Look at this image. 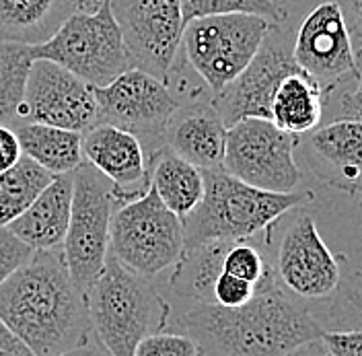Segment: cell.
<instances>
[{"label":"cell","mask_w":362,"mask_h":356,"mask_svg":"<svg viewBox=\"0 0 362 356\" xmlns=\"http://www.w3.org/2000/svg\"><path fill=\"white\" fill-rule=\"evenodd\" d=\"M169 323L198 344L200 356H291L325 332L280 285L272 264L245 305L189 303Z\"/></svg>","instance_id":"obj_1"},{"label":"cell","mask_w":362,"mask_h":356,"mask_svg":"<svg viewBox=\"0 0 362 356\" xmlns=\"http://www.w3.org/2000/svg\"><path fill=\"white\" fill-rule=\"evenodd\" d=\"M0 319L35 356H60L90 342L85 292L68 274L62 247L35 251L0 285Z\"/></svg>","instance_id":"obj_2"},{"label":"cell","mask_w":362,"mask_h":356,"mask_svg":"<svg viewBox=\"0 0 362 356\" xmlns=\"http://www.w3.org/2000/svg\"><path fill=\"white\" fill-rule=\"evenodd\" d=\"M200 204L183 219L185 253L212 241L251 239L288 210L311 200L309 192L276 194L243 183L225 169H208Z\"/></svg>","instance_id":"obj_3"},{"label":"cell","mask_w":362,"mask_h":356,"mask_svg":"<svg viewBox=\"0 0 362 356\" xmlns=\"http://www.w3.org/2000/svg\"><path fill=\"white\" fill-rule=\"evenodd\" d=\"M85 299L90 330L110 356H134L136 346L163 332L173 313L151 278L126 270L110 255Z\"/></svg>","instance_id":"obj_4"},{"label":"cell","mask_w":362,"mask_h":356,"mask_svg":"<svg viewBox=\"0 0 362 356\" xmlns=\"http://www.w3.org/2000/svg\"><path fill=\"white\" fill-rule=\"evenodd\" d=\"M110 258L151 280L183 262V221L158 200L153 188L115 208L110 229Z\"/></svg>","instance_id":"obj_5"},{"label":"cell","mask_w":362,"mask_h":356,"mask_svg":"<svg viewBox=\"0 0 362 356\" xmlns=\"http://www.w3.org/2000/svg\"><path fill=\"white\" fill-rule=\"evenodd\" d=\"M272 25L255 15L194 19L183 27L181 60L214 97L247 68Z\"/></svg>","instance_id":"obj_6"},{"label":"cell","mask_w":362,"mask_h":356,"mask_svg":"<svg viewBox=\"0 0 362 356\" xmlns=\"http://www.w3.org/2000/svg\"><path fill=\"white\" fill-rule=\"evenodd\" d=\"M33 60H52L90 87H105L132 68L112 0L97 13H70L49 40L33 45Z\"/></svg>","instance_id":"obj_7"},{"label":"cell","mask_w":362,"mask_h":356,"mask_svg":"<svg viewBox=\"0 0 362 356\" xmlns=\"http://www.w3.org/2000/svg\"><path fill=\"white\" fill-rule=\"evenodd\" d=\"M72 183L70 224L62 253L72 282L87 294L107 262L112 217L119 200L112 179L87 161L72 171Z\"/></svg>","instance_id":"obj_8"},{"label":"cell","mask_w":362,"mask_h":356,"mask_svg":"<svg viewBox=\"0 0 362 356\" xmlns=\"http://www.w3.org/2000/svg\"><path fill=\"white\" fill-rule=\"evenodd\" d=\"M296 136L282 132L266 117H245L226 128L223 169L243 183L291 194L300 183L294 161Z\"/></svg>","instance_id":"obj_9"},{"label":"cell","mask_w":362,"mask_h":356,"mask_svg":"<svg viewBox=\"0 0 362 356\" xmlns=\"http://www.w3.org/2000/svg\"><path fill=\"white\" fill-rule=\"evenodd\" d=\"M97 124H112L136 134L151 156L165 147V128L180 108V99L160 79L128 68L105 87H93Z\"/></svg>","instance_id":"obj_10"},{"label":"cell","mask_w":362,"mask_h":356,"mask_svg":"<svg viewBox=\"0 0 362 356\" xmlns=\"http://www.w3.org/2000/svg\"><path fill=\"white\" fill-rule=\"evenodd\" d=\"M130 67L163 83L177 64L183 38L181 0H112Z\"/></svg>","instance_id":"obj_11"},{"label":"cell","mask_w":362,"mask_h":356,"mask_svg":"<svg viewBox=\"0 0 362 356\" xmlns=\"http://www.w3.org/2000/svg\"><path fill=\"white\" fill-rule=\"evenodd\" d=\"M25 122L85 134L97 124L93 87L52 60H33L21 105Z\"/></svg>","instance_id":"obj_12"},{"label":"cell","mask_w":362,"mask_h":356,"mask_svg":"<svg viewBox=\"0 0 362 356\" xmlns=\"http://www.w3.org/2000/svg\"><path fill=\"white\" fill-rule=\"evenodd\" d=\"M280 25H272L247 68L212 97L226 128L245 117L270 120L276 89L288 74L300 70L294 62L293 44L286 40Z\"/></svg>","instance_id":"obj_13"},{"label":"cell","mask_w":362,"mask_h":356,"mask_svg":"<svg viewBox=\"0 0 362 356\" xmlns=\"http://www.w3.org/2000/svg\"><path fill=\"white\" fill-rule=\"evenodd\" d=\"M272 268L280 285L303 301L327 299L341 282L338 260L309 214L294 217L286 226Z\"/></svg>","instance_id":"obj_14"},{"label":"cell","mask_w":362,"mask_h":356,"mask_svg":"<svg viewBox=\"0 0 362 356\" xmlns=\"http://www.w3.org/2000/svg\"><path fill=\"white\" fill-rule=\"evenodd\" d=\"M294 62L317 83H338L344 76L358 81L354 42L338 2H321L296 29Z\"/></svg>","instance_id":"obj_15"},{"label":"cell","mask_w":362,"mask_h":356,"mask_svg":"<svg viewBox=\"0 0 362 356\" xmlns=\"http://www.w3.org/2000/svg\"><path fill=\"white\" fill-rule=\"evenodd\" d=\"M83 156L112 179L119 206L151 188L148 155L136 134L112 124H95L83 134Z\"/></svg>","instance_id":"obj_16"},{"label":"cell","mask_w":362,"mask_h":356,"mask_svg":"<svg viewBox=\"0 0 362 356\" xmlns=\"http://www.w3.org/2000/svg\"><path fill=\"white\" fill-rule=\"evenodd\" d=\"M165 147L198 169H221L225 156L226 126L214 99L180 103L165 128Z\"/></svg>","instance_id":"obj_17"},{"label":"cell","mask_w":362,"mask_h":356,"mask_svg":"<svg viewBox=\"0 0 362 356\" xmlns=\"http://www.w3.org/2000/svg\"><path fill=\"white\" fill-rule=\"evenodd\" d=\"M309 151L313 169L327 185L352 196L362 192V122L339 117L317 126Z\"/></svg>","instance_id":"obj_18"},{"label":"cell","mask_w":362,"mask_h":356,"mask_svg":"<svg viewBox=\"0 0 362 356\" xmlns=\"http://www.w3.org/2000/svg\"><path fill=\"white\" fill-rule=\"evenodd\" d=\"M72 185V173L54 176L37 200L8 224V231L35 251L60 249L70 224Z\"/></svg>","instance_id":"obj_19"},{"label":"cell","mask_w":362,"mask_h":356,"mask_svg":"<svg viewBox=\"0 0 362 356\" xmlns=\"http://www.w3.org/2000/svg\"><path fill=\"white\" fill-rule=\"evenodd\" d=\"M148 165L151 188L157 192L158 200L183 221L202 200V169L175 155L167 147H160L148 156Z\"/></svg>","instance_id":"obj_20"},{"label":"cell","mask_w":362,"mask_h":356,"mask_svg":"<svg viewBox=\"0 0 362 356\" xmlns=\"http://www.w3.org/2000/svg\"><path fill=\"white\" fill-rule=\"evenodd\" d=\"M70 13L68 0H0V42L42 44Z\"/></svg>","instance_id":"obj_21"},{"label":"cell","mask_w":362,"mask_h":356,"mask_svg":"<svg viewBox=\"0 0 362 356\" xmlns=\"http://www.w3.org/2000/svg\"><path fill=\"white\" fill-rule=\"evenodd\" d=\"M270 120L282 132H313L323 120V89L313 76L298 70L288 74L272 99Z\"/></svg>","instance_id":"obj_22"},{"label":"cell","mask_w":362,"mask_h":356,"mask_svg":"<svg viewBox=\"0 0 362 356\" xmlns=\"http://www.w3.org/2000/svg\"><path fill=\"white\" fill-rule=\"evenodd\" d=\"M21 153L47 169L52 176L72 173L83 161V134L45 124L25 122L15 128Z\"/></svg>","instance_id":"obj_23"},{"label":"cell","mask_w":362,"mask_h":356,"mask_svg":"<svg viewBox=\"0 0 362 356\" xmlns=\"http://www.w3.org/2000/svg\"><path fill=\"white\" fill-rule=\"evenodd\" d=\"M54 176L23 155L13 167L0 173V226H8L37 200Z\"/></svg>","instance_id":"obj_24"},{"label":"cell","mask_w":362,"mask_h":356,"mask_svg":"<svg viewBox=\"0 0 362 356\" xmlns=\"http://www.w3.org/2000/svg\"><path fill=\"white\" fill-rule=\"evenodd\" d=\"M33 64V45L0 42V124L17 128L29 68Z\"/></svg>","instance_id":"obj_25"},{"label":"cell","mask_w":362,"mask_h":356,"mask_svg":"<svg viewBox=\"0 0 362 356\" xmlns=\"http://www.w3.org/2000/svg\"><path fill=\"white\" fill-rule=\"evenodd\" d=\"M183 23L216 17V15H255L274 25L286 21V11L276 6L272 0H181Z\"/></svg>","instance_id":"obj_26"},{"label":"cell","mask_w":362,"mask_h":356,"mask_svg":"<svg viewBox=\"0 0 362 356\" xmlns=\"http://www.w3.org/2000/svg\"><path fill=\"white\" fill-rule=\"evenodd\" d=\"M268 266L270 262L264 258L257 245H253L249 239L228 241L226 245L225 255H223V272L226 274H233L237 278L257 285L264 278Z\"/></svg>","instance_id":"obj_27"},{"label":"cell","mask_w":362,"mask_h":356,"mask_svg":"<svg viewBox=\"0 0 362 356\" xmlns=\"http://www.w3.org/2000/svg\"><path fill=\"white\" fill-rule=\"evenodd\" d=\"M134 356H200L198 344L187 334L163 330L144 338L136 346Z\"/></svg>","instance_id":"obj_28"},{"label":"cell","mask_w":362,"mask_h":356,"mask_svg":"<svg viewBox=\"0 0 362 356\" xmlns=\"http://www.w3.org/2000/svg\"><path fill=\"white\" fill-rule=\"evenodd\" d=\"M257 285L243 280V278H237L233 274H226L221 272L216 276V280L212 282V289H210V301L208 303H214V305H221V307H241L249 303L255 294Z\"/></svg>","instance_id":"obj_29"},{"label":"cell","mask_w":362,"mask_h":356,"mask_svg":"<svg viewBox=\"0 0 362 356\" xmlns=\"http://www.w3.org/2000/svg\"><path fill=\"white\" fill-rule=\"evenodd\" d=\"M33 253L35 249L13 235L8 226H0V285L25 266L33 258Z\"/></svg>","instance_id":"obj_30"},{"label":"cell","mask_w":362,"mask_h":356,"mask_svg":"<svg viewBox=\"0 0 362 356\" xmlns=\"http://www.w3.org/2000/svg\"><path fill=\"white\" fill-rule=\"evenodd\" d=\"M323 346L332 356H362V332L361 330H336L323 332Z\"/></svg>","instance_id":"obj_31"},{"label":"cell","mask_w":362,"mask_h":356,"mask_svg":"<svg viewBox=\"0 0 362 356\" xmlns=\"http://www.w3.org/2000/svg\"><path fill=\"white\" fill-rule=\"evenodd\" d=\"M21 156V142H19L17 130L0 124V173L13 167Z\"/></svg>","instance_id":"obj_32"},{"label":"cell","mask_w":362,"mask_h":356,"mask_svg":"<svg viewBox=\"0 0 362 356\" xmlns=\"http://www.w3.org/2000/svg\"><path fill=\"white\" fill-rule=\"evenodd\" d=\"M338 4L352 35V42L356 40L362 45V0H338Z\"/></svg>","instance_id":"obj_33"},{"label":"cell","mask_w":362,"mask_h":356,"mask_svg":"<svg viewBox=\"0 0 362 356\" xmlns=\"http://www.w3.org/2000/svg\"><path fill=\"white\" fill-rule=\"evenodd\" d=\"M0 356H35L33 350L0 319Z\"/></svg>","instance_id":"obj_34"},{"label":"cell","mask_w":362,"mask_h":356,"mask_svg":"<svg viewBox=\"0 0 362 356\" xmlns=\"http://www.w3.org/2000/svg\"><path fill=\"white\" fill-rule=\"evenodd\" d=\"M341 113L344 117L341 120H356L362 122V89L356 87L352 93H348L344 99H341Z\"/></svg>","instance_id":"obj_35"},{"label":"cell","mask_w":362,"mask_h":356,"mask_svg":"<svg viewBox=\"0 0 362 356\" xmlns=\"http://www.w3.org/2000/svg\"><path fill=\"white\" fill-rule=\"evenodd\" d=\"M60 356H110V352L99 344H93V342H87L85 346H81V348H74V350H70L66 355H60Z\"/></svg>","instance_id":"obj_36"},{"label":"cell","mask_w":362,"mask_h":356,"mask_svg":"<svg viewBox=\"0 0 362 356\" xmlns=\"http://www.w3.org/2000/svg\"><path fill=\"white\" fill-rule=\"evenodd\" d=\"M74 13H97L107 0H68Z\"/></svg>","instance_id":"obj_37"},{"label":"cell","mask_w":362,"mask_h":356,"mask_svg":"<svg viewBox=\"0 0 362 356\" xmlns=\"http://www.w3.org/2000/svg\"><path fill=\"white\" fill-rule=\"evenodd\" d=\"M350 305H352L354 317L358 319V330L362 332V292H352L350 294Z\"/></svg>","instance_id":"obj_38"},{"label":"cell","mask_w":362,"mask_h":356,"mask_svg":"<svg viewBox=\"0 0 362 356\" xmlns=\"http://www.w3.org/2000/svg\"><path fill=\"white\" fill-rule=\"evenodd\" d=\"M313 344H315V342H311V344H307V346L298 348V350L293 352L291 356H332L325 346H323V350H317V348H313Z\"/></svg>","instance_id":"obj_39"},{"label":"cell","mask_w":362,"mask_h":356,"mask_svg":"<svg viewBox=\"0 0 362 356\" xmlns=\"http://www.w3.org/2000/svg\"><path fill=\"white\" fill-rule=\"evenodd\" d=\"M272 2H274L276 6H280V8H284V6H286L288 2H293V0H272ZM284 11H286V8H284Z\"/></svg>","instance_id":"obj_40"},{"label":"cell","mask_w":362,"mask_h":356,"mask_svg":"<svg viewBox=\"0 0 362 356\" xmlns=\"http://www.w3.org/2000/svg\"><path fill=\"white\" fill-rule=\"evenodd\" d=\"M356 87H361V89H362V72H358V81H356Z\"/></svg>","instance_id":"obj_41"}]
</instances>
